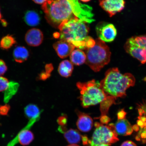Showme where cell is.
<instances>
[{
  "label": "cell",
  "instance_id": "cell-38",
  "mask_svg": "<svg viewBox=\"0 0 146 146\" xmlns=\"http://www.w3.org/2000/svg\"><path fill=\"white\" fill-rule=\"evenodd\" d=\"M97 146H109V145H106V144H102V145H100Z\"/></svg>",
  "mask_w": 146,
  "mask_h": 146
},
{
  "label": "cell",
  "instance_id": "cell-32",
  "mask_svg": "<svg viewBox=\"0 0 146 146\" xmlns=\"http://www.w3.org/2000/svg\"><path fill=\"white\" fill-rule=\"evenodd\" d=\"M82 140L84 146H89L90 139L86 135L82 136Z\"/></svg>",
  "mask_w": 146,
  "mask_h": 146
},
{
  "label": "cell",
  "instance_id": "cell-9",
  "mask_svg": "<svg viewBox=\"0 0 146 146\" xmlns=\"http://www.w3.org/2000/svg\"><path fill=\"white\" fill-rule=\"evenodd\" d=\"M98 38L106 42H111L114 40L117 35V30L112 23L102 22L96 27Z\"/></svg>",
  "mask_w": 146,
  "mask_h": 146
},
{
  "label": "cell",
  "instance_id": "cell-27",
  "mask_svg": "<svg viewBox=\"0 0 146 146\" xmlns=\"http://www.w3.org/2000/svg\"><path fill=\"white\" fill-rule=\"evenodd\" d=\"M138 109L139 116H144L146 118V100L138 105Z\"/></svg>",
  "mask_w": 146,
  "mask_h": 146
},
{
  "label": "cell",
  "instance_id": "cell-24",
  "mask_svg": "<svg viewBox=\"0 0 146 146\" xmlns=\"http://www.w3.org/2000/svg\"><path fill=\"white\" fill-rule=\"evenodd\" d=\"M45 72L41 73L39 76V78L40 80H44L49 78L53 67L52 64H48L45 66Z\"/></svg>",
  "mask_w": 146,
  "mask_h": 146
},
{
  "label": "cell",
  "instance_id": "cell-11",
  "mask_svg": "<svg viewBox=\"0 0 146 146\" xmlns=\"http://www.w3.org/2000/svg\"><path fill=\"white\" fill-rule=\"evenodd\" d=\"M53 47L58 55L62 59L70 56L75 48L72 43L64 40H60L56 42L54 44Z\"/></svg>",
  "mask_w": 146,
  "mask_h": 146
},
{
  "label": "cell",
  "instance_id": "cell-10",
  "mask_svg": "<svg viewBox=\"0 0 146 146\" xmlns=\"http://www.w3.org/2000/svg\"><path fill=\"white\" fill-rule=\"evenodd\" d=\"M99 3L100 6L110 17L123 11L125 4V0H100Z\"/></svg>",
  "mask_w": 146,
  "mask_h": 146
},
{
  "label": "cell",
  "instance_id": "cell-1",
  "mask_svg": "<svg viewBox=\"0 0 146 146\" xmlns=\"http://www.w3.org/2000/svg\"><path fill=\"white\" fill-rule=\"evenodd\" d=\"M41 8L47 21L58 28L64 21L78 17L88 23L94 21L92 9L78 0H47Z\"/></svg>",
  "mask_w": 146,
  "mask_h": 146
},
{
  "label": "cell",
  "instance_id": "cell-14",
  "mask_svg": "<svg viewBox=\"0 0 146 146\" xmlns=\"http://www.w3.org/2000/svg\"><path fill=\"white\" fill-rule=\"evenodd\" d=\"M115 131L117 135L123 136L130 135L133 132L132 125L125 118L123 119H118L114 124Z\"/></svg>",
  "mask_w": 146,
  "mask_h": 146
},
{
  "label": "cell",
  "instance_id": "cell-16",
  "mask_svg": "<svg viewBox=\"0 0 146 146\" xmlns=\"http://www.w3.org/2000/svg\"><path fill=\"white\" fill-rule=\"evenodd\" d=\"M25 113L29 120L34 119L38 121L40 118L42 111L35 105L30 104L25 107L24 109Z\"/></svg>",
  "mask_w": 146,
  "mask_h": 146
},
{
  "label": "cell",
  "instance_id": "cell-20",
  "mask_svg": "<svg viewBox=\"0 0 146 146\" xmlns=\"http://www.w3.org/2000/svg\"><path fill=\"white\" fill-rule=\"evenodd\" d=\"M19 84L17 82L11 81L9 82L7 88L5 91L4 102L7 103L17 92L19 88Z\"/></svg>",
  "mask_w": 146,
  "mask_h": 146
},
{
  "label": "cell",
  "instance_id": "cell-39",
  "mask_svg": "<svg viewBox=\"0 0 146 146\" xmlns=\"http://www.w3.org/2000/svg\"><path fill=\"white\" fill-rule=\"evenodd\" d=\"M67 146H80L78 145H76V144H71V145H69Z\"/></svg>",
  "mask_w": 146,
  "mask_h": 146
},
{
  "label": "cell",
  "instance_id": "cell-23",
  "mask_svg": "<svg viewBox=\"0 0 146 146\" xmlns=\"http://www.w3.org/2000/svg\"><path fill=\"white\" fill-rule=\"evenodd\" d=\"M16 43L15 38L12 35L4 36L0 41V48L3 50H8Z\"/></svg>",
  "mask_w": 146,
  "mask_h": 146
},
{
  "label": "cell",
  "instance_id": "cell-30",
  "mask_svg": "<svg viewBox=\"0 0 146 146\" xmlns=\"http://www.w3.org/2000/svg\"><path fill=\"white\" fill-rule=\"evenodd\" d=\"M57 121L60 126H66L67 122V117L65 115L60 116L58 119Z\"/></svg>",
  "mask_w": 146,
  "mask_h": 146
},
{
  "label": "cell",
  "instance_id": "cell-22",
  "mask_svg": "<svg viewBox=\"0 0 146 146\" xmlns=\"http://www.w3.org/2000/svg\"><path fill=\"white\" fill-rule=\"evenodd\" d=\"M115 98L111 96H108L106 99L100 103V110L101 116L106 115L110 106L113 104Z\"/></svg>",
  "mask_w": 146,
  "mask_h": 146
},
{
  "label": "cell",
  "instance_id": "cell-37",
  "mask_svg": "<svg viewBox=\"0 0 146 146\" xmlns=\"http://www.w3.org/2000/svg\"><path fill=\"white\" fill-rule=\"evenodd\" d=\"M81 1L83 2L86 3L90 1L91 0H81Z\"/></svg>",
  "mask_w": 146,
  "mask_h": 146
},
{
  "label": "cell",
  "instance_id": "cell-33",
  "mask_svg": "<svg viewBox=\"0 0 146 146\" xmlns=\"http://www.w3.org/2000/svg\"><path fill=\"white\" fill-rule=\"evenodd\" d=\"M126 113L123 110H122L119 112L117 114L118 119H123L125 117Z\"/></svg>",
  "mask_w": 146,
  "mask_h": 146
},
{
  "label": "cell",
  "instance_id": "cell-19",
  "mask_svg": "<svg viewBox=\"0 0 146 146\" xmlns=\"http://www.w3.org/2000/svg\"><path fill=\"white\" fill-rule=\"evenodd\" d=\"M64 134L66 140L69 143L71 144L80 143L82 139V136L78 131L76 129H67Z\"/></svg>",
  "mask_w": 146,
  "mask_h": 146
},
{
  "label": "cell",
  "instance_id": "cell-13",
  "mask_svg": "<svg viewBox=\"0 0 146 146\" xmlns=\"http://www.w3.org/2000/svg\"><path fill=\"white\" fill-rule=\"evenodd\" d=\"M78 118L76 122V126L79 130L82 132H88L90 131L93 127V120L88 114L76 111Z\"/></svg>",
  "mask_w": 146,
  "mask_h": 146
},
{
  "label": "cell",
  "instance_id": "cell-17",
  "mask_svg": "<svg viewBox=\"0 0 146 146\" xmlns=\"http://www.w3.org/2000/svg\"><path fill=\"white\" fill-rule=\"evenodd\" d=\"M70 56L71 62L73 64L79 66L83 64L86 61V54L84 52L80 49L74 50Z\"/></svg>",
  "mask_w": 146,
  "mask_h": 146
},
{
  "label": "cell",
  "instance_id": "cell-6",
  "mask_svg": "<svg viewBox=\"0 0 146 146\" xmlns=\"http://www.w3.org/2000/svg\"><path fill=\"white\" fill-rule=\"evenodd\" d=\"M96 129L90 139L89 146H97L102 144H106L109 146L119 140L118 135L115 131L113 123L105 125L96 122Z\"/></svg>",
  "mask_w": 146,
  "mask_h": 146
},
{
  "label": "cell",
  "instance_id": "cell-35",
  "mask_svg": "<svg viewBox=\"0 0 146 146\" xmlns=\"http://www.w3.org/2000/svg\"><path fill=\"white\" fill-rule=\"evenodd\" d=\"M32 1L37 4L43 5L47 1V0H32Z\"/></svg>",
  "mask_w": 146,
  "mask_h": 146
},
{
  "label": "cell",
  "instance_id": "cell-40",
  "mask_svg": "<svg viewBox=\"0 0 146 146\" xmlns=\"http://www.w3.org/2000/svg\"><path fill=\"white\" fill-rule=\"evenodd\" d=\"M2 17L1 14V10H0V19H1Z\"/></svg>",
  "mask_w": 146,
  "mask_h": 146
},
{
  "label": "cell",
  "instance_id": "cell-8",
  "mask_svg": "<svg viewBox=\"0 0 146 146\" xmlns=\"http://www.w3.org/2000/svg\"><path fill=\"white\" fill-rule=\"evenodd\" d=\"M37 121L35 120H29L27 125L19 131L13 139L9 142V146H15L18 143L23 146H27L31 143L34 140V137L30 129Z\"/></svg>",
  "mask_w": 146,
  "mask_h": 146
},
{
  "label": "cell",
  "instance_id": "cell-29",
  "mask_svg": "<svg viewBox=\"0 0 146 146\" xmlns=\"http://www.w3.org/2000/svg\"><path fill=\"white\" fill-rule=\"evenodd\" d=\"M7 70V66L3 60L0 59V76L4 74Z\"/></svg>",
  "mask_w": 146,
  "mask_h": 146
},
{
  "label": "cell",
  "instance_id": "cell-2",
  "mask_svg": "<svg viewBox=\"0 0 146 146\" xmlns=\"http://www.w3.org/2000/svg\"><path fill=\"white\" fill-rule=\"evenodd\" d=\"M87 23L78 17L64 21L58 27L60 32L58 38L65 40L80 50L92 47L96 41L88 36L89 29Z\"/></svg>",
  "mask_w": 146,
  "mask_h": 146
},
{
  "label": "cell",
  "instance_id": "cell-28",
  "mask_svg": "<svg viewBox=\"0 0 146 146\" xmlns=\"http://www.w3.org/2000/svg\"><path fill=\"white\" fill-rule=\"evenodd\" d=\"M10 106L8 104L0 105V115L3 116L7 115L10 110Z\"/></svg>",
  "mask_w": 146,
  "mask_h": 146
},
{
  "label": "cell",
  "instance_id": "cell-12",
  "mask_svg": "<svg viewBox=\"0 0 146 146\" xmlns=\"http://www.w3.org/2000/svg\"><path fill=\"white\" fill-rule=\"evenodd\" d=\"M43 35L39 29L32 28L27 31L25 36L27 43L31 46H39L42 42Z\"/></svg>",
  "mask_w": 146,
  "mask_h": 146
},
{
  "label": "cell",
  "instance_id": "cell-34",
  "mask_svg": "<svg viewBox=\"0 0 146 146\" xmlns=\"http://www.w3.org/2000/svg\"><path fill=\"white\" fill-rule=\"evenodd\" d=\"M120 146H137L134 142L131 141H126L124 142Z\"/></svg>",
  "mask_w": 146,
  "mask_h": 146
},
{
  "label": "cell",
  "instance_id": "cell-4",
  "mask_svg": "<svg viewBox=\"0 0 146 146\" xmlns=\"http://www.w3.org/2000/svg\"><path fill=\"white\" fill-rule=\"evenodd\" d=\"M94 46L85 50V63L94 72H98L108 64L110 60L111 52L109 47L98 38Z\"/></svg>",
  "mask_w": 146,
  "mask_h": 146
},
{
  "label": "cell",
  "instance_id": "cell-3",
  "mask_svg": "<svg viewBox=\"0 0 146 146\" xmlns=\"http://www.w3.org/2000/svg\"><path fill=\"white\" fill-rule=\"evenodd\" d=\"M135 78L130 73L122 74L117 68L109 69L105 77L100 82V87L106 94L116 98L126 96V91L134 86Z\"/></svg>",
  "mask_w": 146,
  "mask_h": 146
},
{
  "label": "cell",
  "instance_id": "cell-36",
  "mask_svg": "<svg viewBox=\"0 0 146 146\" xmlns=\"http://www.w3.org/2000/svg\"><path fill=\"white\" fill-rule=\"evenodd\" d=\"M133 129V130L137 132L139 130V127L137 125H134L132 127Z\"/></svg>",
  "mask_w": 146,
  "mask_h": 146
},
{
  "label": "cell",
  "instance_id": "cell-21",
  "mask_svg": "<svg viewBox=\"0 0 146 146\" xmlns=\"http://www.w3.org/2000/svg\"><path fill=\"white\" fill-rule=\"evenodd\" d=\"M25 21L29 26L34 27L39 24L40 18L39 15L33 11H29L25 13Z\"/></svg>",
  "mask_w": 146,
  "mask_h": 146
},
{
  "label": "cell",
  "instance_id": "cell-26",
  "mask_svg": "<svg viewBox=\"0 0 146 146\" xmlns=\"http://www.w3.org/2000/svg\"><path fill=\"white\" fill-rule=\"evenodd\" d=\"M9 82L6 78L0 76V92L5 91L8 88Z\"/></svg>",
  "mask_w": 146,
  "mask_h": 146
},
{
  "label": "cell",
  "instance_id": "cell-7",
  "mask_svg": "<svg viewBox=\"0 0 146 146\" xmlns=\"http://www.w3.org/2000/svg\"><path fill=\"white\" fill-rule=\"evenodd\" d=\"M124 48L128 54L142 64L146 63V35L129 38L124 45Z\"/></svg>",
  "mask_w": 146,
  "mask_h": 146
},
{
  "label": "cell",
  "instance_id": "cell-25",
  "mask_svg": "<svg viewBox=\"0 0 146 146\" xmlns=\"http://www.w3.org/2000/svg\"><path fill=\"white\" fill-rule=\"evenodd\" d=\"M136 139L137 141L141 140L143 143H146V127L143 128H140L136 137Z\"/></svg>",
  "mask_w": 146,
  "mask_h": 146
},
{
  "label": "cell",
  "instance_id": "cell-18",
  "mask_svg": "<svg viewBox=\"0 0 146 146\" xmlns=\"http://www.w3.org/2000/svg\"><path fill=\"white\" fill-rule=\"evenodd\" d=\"M74 69L73 64L68 60H65L60 63L58 71L63 77L68 78L71 76Z\"/></svg>",
  "mask_w": 146,
  "mask_h": 146
},
{
  "label": "cell",
  "instance_id": "cell-5",
  "mask_svg": "<svg viewBox=\"0 0 146 146\" xmlns=\"http://www.w3.org/2000/svg\"><path fill=\"white\" fill-rule=\"evenodd\" d=\"M76 86L80 91V98L84 108L101 103L108 96L100 88V83L94 80L85 83L78 82Z\"/></svg>",
  "mask_w": 146,
  "mask_h": 146
},
{
  "label": "cell",
  "instance_id": "cell-31",
  "mask_svg": "<svg viewBox=\"0 0 146 146\" xmlns=\"http://www.w3.org/2000/svg\"><path fill=\"white\" fill-rule=\"evenodd\" d=\"M98 118H100V123L103 125H108L111 120L110 118L107 115L100 116Z\"/></svg>",
  "mask_w": 146,
  "mask_h": 146
},
{
  "label": "cell",
  "instance_id": "cell-15",
  "mask_svg": "<svg viewBox=\"0 0 146 146\" xmlns=\"http://www.w3.org/2000/svg\"><path fill=\"white\" fill-rule=\"evenodd\" d=\"M30 53L26 47L18 46L14 49L13 52L14 59L16 62L22 63L28 59Z\"/></svg>",
  "mask_w": 146,
  "mask_h": 146
}]
</instances>
